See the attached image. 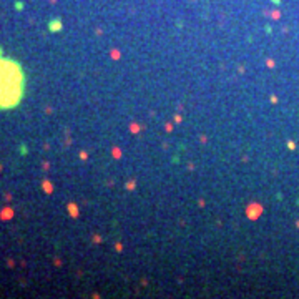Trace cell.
Here are the masks:
<instances>
[{"label": "cell", "mask_w": 299, "mask_h": 299, "mask_svg": "<svg viewBox=\"0 0 299 299\" xmlns=\"http://www.w3.org/2000/svg\"><path fill=\"white\" fill-rule=\"evenodd\" d=\"M25 75L15 60L0 57V110L15 108L23 98Z\"/></svg>", "instance_id": "1"}]
</instances>
